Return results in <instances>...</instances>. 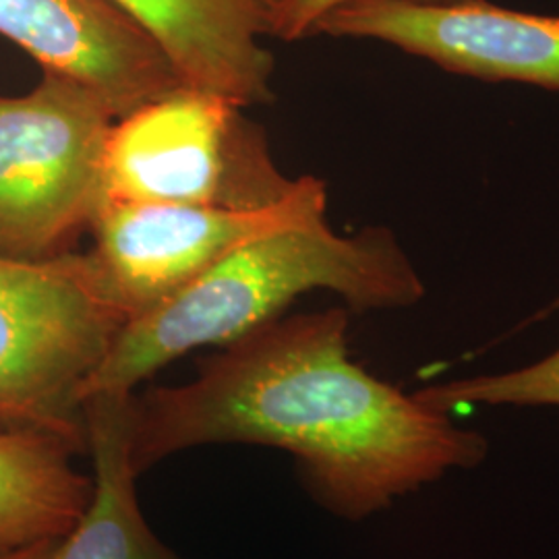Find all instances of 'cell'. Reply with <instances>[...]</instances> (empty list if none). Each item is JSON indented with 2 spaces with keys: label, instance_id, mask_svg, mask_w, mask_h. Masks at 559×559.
I'll use <instances>...</instances> for the list:
<instances>
[{
  "label": "cell",
  "instance_id": "obj_1",
  "mask_svg": "<svg viewBox=\"0 0 559 559\" xmlns=\"http://www.w3.org/2000/svg\"><path fill=\"white\" fill-rule=\"evenodd\" d=\"M216 443L293 454L307 496L350 522L477 466L489 450L477 431L350 359L342 307L280 316L201 359L189 383L133 392L129 460L138 477Z\"/></svg>",
  "mask_w": 559,
  "mask_h": 559
},
{
  "label": "cell",
  "instance_id": "obj_2",
  "mask_svg": "<svg viewBox=\"0 0 559 559\" xmlns=\"http://www.w3.org/2000/svg\"><path fill=\"white\" fill-rule=\"evenodd\" d=\"M325 214L240 245L177 297L127 321L85 381L83 402L131 394L168 362L203 346H226L313 290L336 293L357 313L406 309L425 297L417 267L390 228L340 235Z\"/></svg>",
  "mask_w": 559,
  "mask_h": 559
},
{
  "label": "cell",
  "instance_id": "obj_3",
  "mask_svg": "<svg viewBox=\"0 0 559 559\" xmlns=\"http://www.w3.org/2000/svg\"><path fill=\"white\" fill-rule=\"evenodd\" d=\"M124 325L87 253L0 258V431L87 454L83 388Z\"/></svg>",
  "mask_w": 559,
  "mask_h": 559
},
{
  "label": "cell",
  "instance_id": "obj_4",
  "mask_svg": "<svg viewBox=\"0 0 559 559\" xmlns=\"http://www.w3.org/2000/svg\"><path fill=\"white\" fill-rule=\"evenodd\" d=\"M295 185L242 106L189 85L115 120L106 143V201L263 210Z\"/></svg>",
  "mask_w": 559,
  "mask_h": 559
},
{
  "label": "cell",
  "instance_id": "obj_5",
  "mask_svg": "<svg viewBox=\"0 0 559 559\" xmlns=\"http://www.w3.org/2000/svg\"><path fill=\"white\" fill-rule=\"evenodd\" d=\"M112 122L96 94L46 71L29 94L0 96V258L71 253L106 201Z\"/></svg>",
  "mask_w": 559,
  "mask_h": 559
},
{
  "label": "cell",
  "instance_id": "obj_6",
  "mask_svg": "<svg viewBox=\"0 0 559 559\" xmlns=\"http://www.w3.org/2000/svg\"><path fill=\"white\" fill-rule=\"evenodd\" d=\"M328 210V187L305 175L284 200L263 210L185 203L104 201L87 253L106 295L127 321L177 297L237 247Z\"/></svg>",
  "mask_w": 559,
  "mask_h": 559
},
{
  "label": "cell",
  "instance_id": "obj_7",
  "mask_svg": "<svg viewBox=\"0 0 559 559\" xmlns=\"http://www.w3.org/2000/svg\"><path fill=\"white\" fill-rule=\"evenodd\" d=\"M313 36L383 41L456 75L559 92V15L489 0H348Z\"/></svg>",
  "mask_w": 559,
  "mask_h": 559
},
{
  "label": "cell",
  "instance_id": "obj_8",
  "mask_svg": "<svg viewBox=\"0 0 559 559\" xmlns=\"http://www.w3.org/2000/svg\"><path fill=\"white\" fill-rule=\"evenodd\" d=\"M0 36L46 73L87 87L115 120L187 85L160 44L112 0H0Z\"/></svg>",
  "mask_w": 559,
  "mask_h": 559
},
{
  "label": "cell",
  "instance_id": "obj_9",
  "mask_svg": "<svg viewBox=\"0 0 559 559\" xmlns=\"http://www.w3.org/2000/svg\"><path fill=\"white\" fill-rule=\"evenodd\" d=\"M158 41L195 90L242 108L272 100L274 57L261 44L274 36L280 0H112Z\"/></svg>",
  "mask_w": 559,
  "mask_h": 559
},
{
  "label": "cell",
  "instance_id": "obj_10",
  "mask_svg": "<svg viewBox=\"0 0 559 559\" xmlns=\"http://www.w3.org/2000/svg\"><path fill=\"white\" fill-rule=\"evenodd\" d=\"M131 394L85 400L87 454L94 462V496L75 528L60 540L57 559H187L152 531L138 500L129 460Z\"/></svg>",
  "mask_w": 559,
  "mask_h": 559
},
{
  "label": "cell",
  "instance_id": "obj_11",
  "mask_svg": "<svg viewBox=\"0 0 559 559\" xmlns=\"http://www.w3.org/2000/svg\"><path fill=\"white\" fill-rule=\"evenodd\" d=\"M69 443L34 431H0V556L64 539L94 496Z\"/></svg>",
  "mask_w": 559,
  "mask_h": 559
},
{
  "label": "cell",
  "instance_id": "obj_12",
  "mask_svg": "<svg viewBox=\"0 0 559 559\" xmlns=\"http://www.w3.org/2000/svg\"><path fill=\"white\" fill-rule=\"evenodd\" d=\"M441 413L460 406H556L559 408V348L522 369L448 381L415 392Z\"/></svg>",
  "mask_w": 559,
  "mask_h": 559
},
{
  "label": "cell",
  "instance_id": "obj_13",
  "mask_svg": "<svg viewBox=\"0 0 559 559\" xmlns=\"http://www.w3.org/2000/svg\"><path fill=\"white\" fill-rule=\"evenodd\" d=\"M344 2L348 0H280L274 38L284 41L311 38L316 25Z\"/></svg>",
  "mask_w": 559,
  "mask_h": 559
},
{
  "label": "cell",
  "instance_id": "obj_14",
  "mask_svg": "<svg viewBox=\"0 0 559 559\" xmlns=\"http://www.w3.org/2000/svg\"><path fill=\"white\" fill-rule=\"evenodd\" d=\"M60 540L62 539L41 540L36 545L17 549L13 554H4V556H0V559H57Z\"/></svg>",
  "mask_w": 559,
  "mask_h": 559
},
{
  "label": "cell",
  "instance_id": "obj_15",
  "mask_svg": "<svg viewBox=\"0 0 559 559\" xmlns=\"http://www.w3.org/2000/svg\"><path fill=\"white\" fill-rule=\"evenodd\" d=\"M556 311H559V297L558 299L554 300V302H551V305H549L545 311H539V313H537V316H535V318H533L531 321L543 320V318H547L549 313H556Z\"/></svg>",
  "mask_w": 559,
  "mask_h": 559
}]
</instances>
